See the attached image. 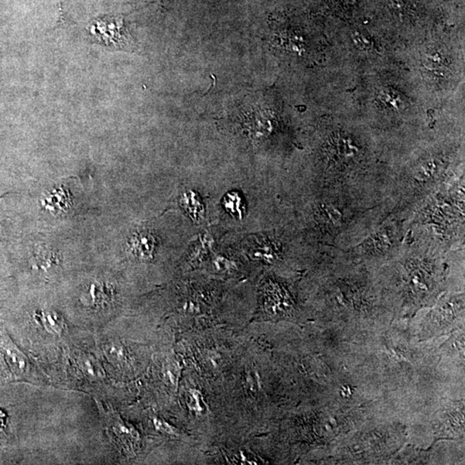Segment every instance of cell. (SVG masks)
Instances as JSON below:
<instances>
[{
  "label": "cell",
  "instance_id": "1",
  "mask_svg": "<svg viewBox=\"0 0 465 465\" xmlns=\"http://www.w3.org/2000/svg\"><path fill=\"white\" fill-rule=\"evenodd\" d=\"M301 234L319 247L345 250L354 247L391 214L387 202L350 191L303 184Z\"/></svg>",
  "mask_w": 465,
  "mask_h": 465
},
{
  "label": "cell",
  "instance_id": "2",
  "mask_svg": "<svg viewBox=\"0 0 465 465\" xmlns=\"http://www.w3.org/2000/svg\"><path fill=\"white\" fill-rule=\"evenodd\" d=\"M462 174L464 165L451 149H430L392 169L387 193L391 214L409 221L429 197Z\"/></svg>",
  "mask_w": 465,
  "mask_h": 465
},
{
  "label": "cell",
  "instance_id": "3",
  "mask_svg": "<svg viewBox=\"0 0 465 465\" xmlns=\"http://www.w3.org/2000/svg\"><path fill=\"white\" fill-rule=\"evenodd\" d=\"M464 248L443 252L409 237L398 255L374 270L396 287L405 303H422L437 292L441 280L464 261Z\"/></svg>",
  "mask_w": 465,
  "mask_h": 465
},
{
  "label": "cell",
  "instance_id": "4",
  "mask_svg": "<svg viewBox=\"0 0 465 465\" xmlns=\"http://www.w3.org/2000/svg\"><path fill=\"white\" fill-rule=\"evenodd\" d=\"M464 174L429 197L408 221L409 237L443 252L464 248Z\"/></svg>",
  "mask_w": 465,
  "mask_h": 465
},
{
  "label": "cell",
  "instance_id": "5",
  "mask_svg": "<svg viewBox=\"0 0 465 465\" xmlns=\"http://www.w3.org/2000/svg\"><path fill=\"white\" fill-rule=\"evenodd\" d=\"M408 221L389 215L363 240L342 250L354 262L377 269L399 254L409 237Z\"/></svg>",
  "mask_w": 465,
  "mask_h": 465
},
{
  "label": "cell",
  "instance_id": "6",
  "mask_svg": "<svg viewBox=\"0 0 465 465\" xmlns=\"http://www.w3.org/2000/svg\"><path fill=\"white\" fill-rule=\"evenodd\" d=\"M157 239L149 231L136 232L129 239V252L133 257L142 261H152L157 250Z\"/></svg>",
  "mask_w": 465,
  "mask_h": 465
},
{
  "label": "cell",
  "instance_id": "7",
  "mask_svg": "<svg viewBox=\"0 0 465 465\" xmlns=\"http://www.w3.org/2000/svg\"><path fill=\"white\" fill-rule=\"evenodd\" d=\"M114 296L113 287L104 282H92L85 290L83 299L85 305L92 307H101L108 305Z\"/></svg>",
  "mask_w": 465,
  "mask_h": 465
},
{
  "label": "cell",
  "instance_id": "8",
  "mask_svg": "<svg viewBox=\"0 0 465 465\" xmlns=\"http://www.w3.org/2000/svg\"><path fill=\"white\" fill-rule=\"evenodd\" d=\"M61 261L59 252L47 245L37 246L33 252L32 266L39 272H49L58 268Z\"/></svg>",
  "mask_w": 465,
  "mask_h": 465
},
{
  "label": "cell",
  "instance_id": "9",
  "mask_svg": "<svg viewBox=\"0 0 465 465\" xmlns=\"http://www.w3.org/2000/svg\"><path fill=\"white\" fill-rule=\"evenodd\" d=\"M180 205L191 220L200 222L204 220L205 208L199 194L193 190L184 191L180 197Z\"/></svg>",
  "mask_w": 465,
  "mask_h": 465
},
{
  "label": "cell",
  "instance_id": "10",
  "mask_svg": "<svg viewBox=\"0 0 465 465\" xmlns=\"http://www.w3.org/2000/svg\"><path fill=\"white\" fill-rule=\"evenodd\" d=\"M35 318L47 333L54 335H61L63 333L64 321L56 311L41 310L35 314Z\"/></svg>",
  "mask_w": 465,
  "mask_h": 465
},
{
  "label": "cell",
  "instance_id": "11",
  "mask_svg": "<svg viewBox=\"0 0 465 465\" xmlns=\"http://www.w3.org/2000/svg\"><path fill=\"white\" fill-rule=\"evenodd\" d=\"M43 204L47 210L56 212V213L66 211L71 206L69 193L61 188L60 191L58 190L53 193H50V196L44 200Z\"/></svg>",
  "mask_w": 465,
  "mask_h": 465
},
{
  "label": "cell",
  "instance_id": "12",
  "mask_svg": "<svg viewBox=\"0 0 465 465\" xmlns=\"http://www.w3.org/2000/svg\"><path fill=\"white\" fill-rule=\"evenodd\" d=\"M222 205L226 212H228L231 217L238 219L244 217L245 212V203L244 197L237 191H229L225 195Z\"/></svg>",
  "mask_w": 465,
  "mask_h": 465
},
{
  "label": "cell",
  "instance_id": "13",
  "mask_svg": "<svg viewBox=\"0 0 465 465\" xmlns=\"http://www.w3.org/2000/svg\"><path fill=\"white\" fill-rule=\"evenodd\" d=\"M6 345L4 344L1 347V353L4 354L5 360L8 362L10 367H12V370L20 371V374H21V371L25 370V358L12 345Z\"/></svg>",
  "mask_w": 465,
  "mask_h": 465
},
{
  "label": "cell",
  "instance_id": "14",
  "mask_svg": "<svg viewBox=\"0 0 465 465\" xmlns=\"http://www.w3.org/2000/svg\"><path fill=\"white\" fill-rule=\"evenodd\" d=\"M214 266L221 272H227L234 270L235 268V264L234 261H232L231 259L224 257V256H217V258L214 259Z\"/></svg>",
  "mask_w": 465,
  "mask_h": 465
},
{
  "label": "cell",
  "instance_id": "15",
  "mask_svg": "<svg viewBox=\"0 0 465 465\" xmlns=\"http://www.w3.org/2000/svg\"><path fill=\"white\" fill-rule=\"evenodd\" d=\"M189 406L191 410L196 412H201L203 407L201 405L202 396L199 392L191 389L190 391Z\"/></svg>",
  "mask_w": 465,
  "mask_h": 465
},
{
  "label": "cell",
  "instance_id": "16",
  "mask_svg": "<svg viewBox=\"0 0 465 465\" xmlns=\"http://www.w3.org/2000/svg\"><path fill=\"white\" fill-rule=\"evenodd\" d=\"M153 422H155L156 429H158L159 431H160V432L169 434V435L173 436L177 435V430L174 429L173 426L169 425V423L164 422V420L160 419H155V420H153Z\"/></svg>",
  "mask_w": 465,
  "mask_h": 465
},
{
  "label": "cell",
  "instance_id": "17",
  "mask_svg": "<svg viewBox=\"0 0 465 465\" xmlns=\"http://www.w3.org/2000/svg\"><path fill=\"white\" fill-rule=\"evenodd\" d=\"M381 94L382 96V101L388 102V104L393 106V108H395V111H396V109H399V98L398 97H395V95L393 94V91H387L385 90L382 91Z\"/></svg>",
  "mask_w": 465,
  "mask_h": 465
},
{
  "label": "cell",
  "instance_id": "18",
  "mask_svg": "<svg viewBox=\"0 0 465 465\" xmlns=\"http://www.w3.org/2000/svg\"><path fill=\"white\" fill-rule=\"evenodd\" d=\"M6 422V416L4 412L0 411V432L5 429Z\"/></svg>",
  "mask_w": 465,
  "mask_h": 465
}]
</instances>
